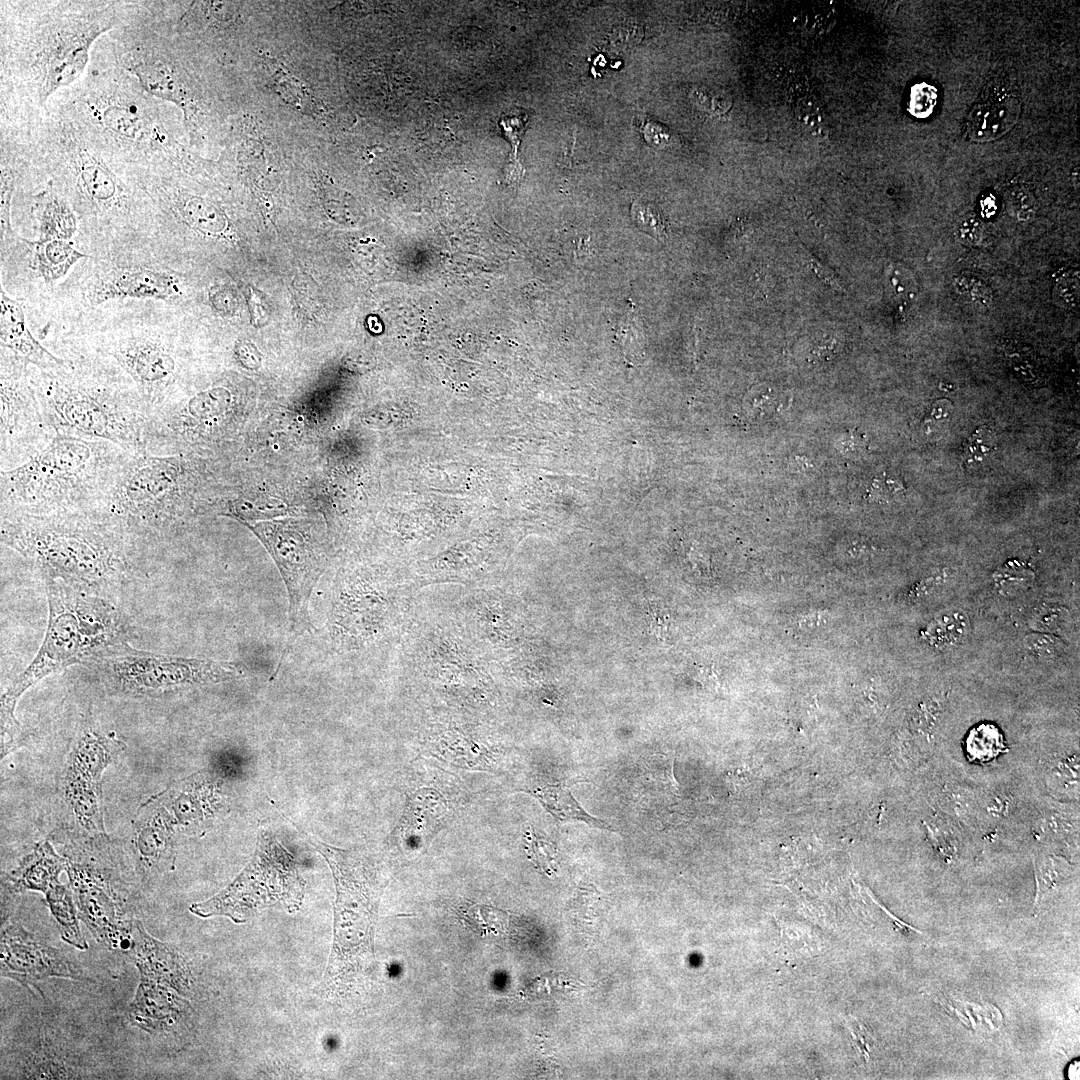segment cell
<instances>
[{"label": "cell", "mask_w": 1080, "mask_h": 1080, "mask_svg": "<svg viewBox=\"0 0 1080 1080\" xmlns=\"http://www.w3.org/2000/svg\"><path fill=\"white\" fill-rule=\"evenodd\" d=\"M124 0L0 1V126L27 129L86 72Z\"/></svg>", "instance_id": "1"}, {"label": "cell", "mask_w": 1080, "mask_h": 1080, "mask_svg": "<svg viewBox=\"0 0 1080 1080\" xmlns=\"http://www.w3.org/2000/svg\"><path fill=\"white\" fill-rule=\"evenodd\" d=\"M52 100L117 169L178 165L185 156L169 103L94 47L84 75Z\"/></svg>", "instance_id": "2"}, {"label": "cell", "mask_w": 1080, "mask_h": 1080, "mask_svg": "<svg viewBox=\"0 0 1080 1080\" xmlns=\"http://www.w3.org/2000/svg\"><path fill=\"white\" fill-rule=\"evenodd\" d=\"M48 112L27 129L38 174L51 180L90 231H123L152 223L148 197L90 142L51 99Z\"/></svg>", "instance_id": "3"}, {"label": "cell", "mask_w": 1080, "mask_h": 1080, "mask_svg": "<svg viewBox=\"0 0 1080 1080\" xmlns=\"http://www.w3.org/2000/svg\"><path fill=\"white\" fill-rule=\"evenodd\" d=\"M72 510L2 515L1 541L34 562L44 578L98 593L128 570L123 534L98 515Z\"/></svg>", "instance_id": "4"}, {"label": "cell", "mask_w": 1080, "mask_h": 1080, "mask_svg": "<svg viewBox=\"0 0 1080 1080\" xmlns=\"http://www.w3.org/2000/svg\"><path fill=\"white\" fill-rule=\"evenodd\" d=\"M398 666L414 686L471 709L496 705L499 664L479 648L442 603L419 597L396 652Z\"/></svg>", "instance_id": "5"}, {"label": "cell", "mask_w": 1080, "mask_h": 1080, "mask_svg": "<svg viewBox=\"0 0 1080 1080\" xmlns=\"http://www.w3.org/2000/svg\"><path fill=\"white\" fill-rule=\"evenodd\" d=\"M125 453L107 441L55 435L26 462L2 470V507L44 513L98 500L129 456Z\"/></svg>", "instance_id": "6"}, {"label": "cell", "mask_w": 1080, "mask_h": 1080, "mask_svg": "<svg viewBox=\"0 0 1080 1080\" xmlns=\"http://www.w3.org/2000/svg\"><path fill=\"white\" fill-rule=\"evenodd\" d=\"M420 591L411 572L355 570L338 575L328 614L335 650L356 662L396 654Z\"/></svg>", "instance_id": "7"}, {"label": "cell", "mask_w": 1080, "mask_h": 1080, "mask_svg": "<svg viewBox=\"0 0 1080 1080\" xmlns=\"http://www.w3.org/2000/svg\"><path fill=\"white\" fill-rule=\"evenodd\" d=\"M42 372L35 392L44 426L55 435L107 441L130 454L147 452L148 411L112 387L69 372Z\"/></svg>", "instance_id": "8"}, {"label": "cell", "mask_w": 1080, "mask_h": 1080, "mask_svg": "<svg viewBox=\"0 0 1080 1080\" xmlns=\"http://www.w3.org/2000/svg\"><path fill=\"white\" fill-rule=\"evenodd\" d=\"M48 623L35 657L1 696V735L4 750L14 742L19 723L14 711L22 694L48 675L69 666L91 662L100 655L79 598L78 587L44 578Z\"/></svg>", "instance_id": "9"}, {"label": "cell", "mask_w": 1080, "mask_h": 1080, "mask_svg": "<svg viewBox=\"0 0 1080 1080\" xmlns=\"http://www.w3.org/2000/svg\"><path fill=\"white\" fill-rule=\"evenodd\" d=\"M332 871L336 888L334 938L326 979L343 984L374 955L377 894L362 862L352 853L312 839Z\"/></svg>", "instance_id": "10"}, {"label": "cell", "mask_w": 1080, "mask_h": 1080, "mask_svg": "<svg viewBox=\"0 0 1080 1080\" xmlns=\"http://www.w3.org/2000/svg\"><path fill=\"white\" fill-rule=\"evenodd\" d=\"M294 857L270 834L260 833L252 861L225 889L189 910L201 917L225 916L240 924L259 910L283 906L298 910L305 882Z\"/></svg>", "instance_id": "11"}, {"label": "cell", "mask_w": 1080, "mask_h": 1080, "mask_svg": "<svg viewBox=\"0 0 1080 1080\" xmlns=\"http://www.w3.org/2000/svg\"><path fill=\"white\" fill-rule=\"evenodd\" d=\"M89 663L97 666L110 687L131 695L216 684L245 674L243 665L236 662L152 653L129 643Z\"/></svg>", "instance_id": "12"}, {"label": "cell", "mask_w": 1080, "mask_h": 1080, "mask_svg": "<svg viewBox=\"0 0 1080 1080\" xmlns=\"http://www.w3.org/2000/svg\"><path fill=\"white\" fill-rule=\"evenodd\" d=\"M470 639L498 664L526 653V625L515 595L503 583L462 587L441 602Z\"/></svg>", "instance_id": "13"}, {"label": "cell", "mask_w": 1080, "mask_h": 1080, "mask_svg": "<svg viewBox=\"0 0 1080 1080\" xmlns=\"http://www.w3.org/2000/svg\"><path fill=\"white\" fill-rule=\"evenodd\" d=\"M253 530L273 556L286 587L293 638L311 625L309 601L324 571L323 562L312 537L297 524L269 523Z\"/></svg>", "instance_id": "14"}, {"label": "cell", "mask_w": 1080, "mask_h": 1080, "mask_svg": "<svg viewBox=\"0 0 1080 1080\" xmlns=\"http://www.w3.org/2000/svg\"><path fill=\"white\" fill-rule=\"evenodd\" d=\"M117 741L94 730L83 732L67 763L66 795L80 822L104 833L101 814V776Z\"/></svg>", "instance_id": "15"}, {"label": "cell", "mask_w": 1080, "mask_h": 1080, "mask_svg": "<svg viewBox=\"0 0 1080 1080\" xmlns=\"http://www.w3.org/2000/svg\"><path fill=\"white\" fill-rule=\"evenodd\" d=\"M1 975L25 987L51 977L82 979L79 966L59 949L38 940L21 925L2 929Z\"/></svg>", "instance_id": "16"}, {"label": "cell", "mask_w": 1080, "mask_h": 1080, "mask_svg": "<svg viewBox=\"0 0 1080 1080\" xmlns=\"http://www.w3.org/2000/svg\"><path fill=\"white\" fill-rule=\"evenodd\" d=\"M110 354L132 378L146 407L156 408L175 373L172 354L156 337L145 334L121 338Z\"/></svg>", "instance_id": "17"}, {"label": "cell", "mask_w": 1080, "mask_h": 1080, "mask_svg": "<svg viewBox=\"0 0 1080 1080\" xmlns=\"http://www.w3.org/2000/svg\"><path fill=\"white\" fill-rule=\"evenodd\" d=\"M180 291L174 275L142 266H120L97 277L86 291L90 305L111 300L168 299Z\"/></svg>", "instance_id": "18"}, {"label": "cell", "mask_w": 1080, "mask_h": 1080, "mask_svg": "<svg viewBox=\"0 0 1080 1080\" xmlns=\"http://www.w3.org/2000/svg\"><path fill=\"white\" fill-rule=\"evenodd\" d=\"M1020 96L1005 79H993L985 85L965 121V136L973 142L998 139L1017 122Z\"/></svg>", "instance_id": "19"}, {"label": "cell", "mask_w": 1080, "mask_h": 1080, "mask_svg": "<svg viewBox=\"0 0 1080 1080\" xmlns=\"http://www.w3.org/2000/svg\"><path fill=\"white\" fill-rule=\"evenodd\" d=\"M189 1012V1003L183 995L166 985L140 977L127 1015L133 1026L154 1034L178 1029Z\"/></svg>", "instance_id": "20"}, {"label": "cell", "mask_w": 1080, "mask_h": 1080, "mask_svg": "<svg viewBox=\"0 0 1080 1080\" xmlns=\"http://www.w3.org/2000/svg\"><path fill=\"white\" fill-rule=\"evenodd\" d=\"M0 341L2 351L10 353L12 360L25 366L35 365L42 372L61 370L70 364L53 355L34 338L21 303L10 298L3 287L0 289Z\"/></svg>", "instance_id": "21"}, {"label": "cell", "mask_w": 1080, "mask_h": 1080, "mask_svg": "<svg viewBox=\"0 0 1080 1080\" xmlns=\"http://www.w3.org/2000/svg\"><path fill=\"white\" fill-rule=\"evenodd\" d=\"M133 947L141 978L166 985L183 996L192 986V975L185 959L170 945L151 936L142 923L135 921Z\"/></svg>", "instance_id": "22"}, {"label": "cell", "mask_w": 1080, "mask_h": 1080, "mask_svg": "<svg viewBox=\"0 0 1080 1080\" xmlns=\"http://www.w3.org/2000/svg\"><path fill=\"white\" fill-rule=\"evenodd\" d=\"M34 167L27 131L0 126V235L3 245L15 236L11 225L12 198L17 185Z\"/></svg>", "instance_id": "23"}, {"label": "cell", "mask_w": 1080, "mask_h": 1080, "mask_svg": "<svg viewBox=\"0 0 1080 1080\" xmlns=\"http://www.w3.org/2000/svg\"><path fill=\"white\" fill-rule=\"evenodd\" d=\"M26 366L1 359V438L20 435L28 423L44 426L35 388L28 383Z\"/></svg>", "instance_id": "24"}, {"label": "cell", "mask_w": 1080, "mask_h": 1080, "mask_svg": "<svg viewBox=\"0 0 1080 1080\" xmlns=\"http://www.w3.org/2000/svg\"><path fill=\"white\" fill-rule=\"evenodd\" d=\"M71 875L81 918L91 933L99 942L112 948L127 947L131 934L118 918L116 906L109 895L95 883L80 877L76 871Z\"/></svg>", "instance_id": "25"}, {"label": "cell", "mask_w": 1080, "mask_h": 1080, "mask_svg": "<svg viewBox=\"0 0 1080 1080\" xmlns=\"http://www.w3.org/2000/svg\"><path fill=\"white\" fill-rule=\"evenodd\" d=\"M31 215L38 229L37 241H70L80 225L69 201L49 179H46L43 188L34 195Z\"/></svg>", "instance_id": "26"}, {"label": "cell", "mask_w": 1080, "mask_h": 1080, "mask_svg": "<svg viewBox=\"0 0 1080 1080\" xmlns=\"http://www.w3.org/2000/svg\"><path fill=\"white\" fill-rule=\"evenodd\" d=\"M22 240L30 247V268L42 277L46 285H51L64 277L79 260L88 257L77 250L70 241Z\"/></svg>", "instance_id": "27"}, {"label": "cell", "mask_w": 1080, "mask_h": 1080, "mask_svg": "<svg viewBox=\"0 0 1080 1080\" xmlns=\"http://www.w3.org/2000/svg\"><path fill=\"white\" fill-rule=\"evenodd\" d=\"M66 867L47 843H42L28 855L12 873L11 882L18 890H37L46 893L58 883V875Z\"/></svg>", "instance_id": "28"}, {"label": "cell", "mask_w": 1080, "mask_h": 1080, "mask_svg": "<svg viewBox=\"0 0 1080 1080\" xmlns=\"http://www.w3.org/2000/svg\"><path fill=\"white\" fill-rule=\"evenodd\" d=\"M532 795L556 819L563 822H583L591 827L614 831L605 821L587 813L572 794L557 785H546L532 791Z\"/></svg>", "instance_id": "29"}, {"label": "cell", "mask_w": 1080, "mask_h": 1080, "mask_svg": "<svg viewBox=\"0 0 1080 1080\" xmlns=\"http://www.w3.org/2000/svg\"><path fill=\"white\" fill-rule=\"evenodd\" d=\"M264 65L271 75L274 89L286 102L312 116L324 114L323 106L316 101L308 87L292 76L279 61L267 55Z\"/></svg>", "instance_id": "30"}, {"label": "cell", "mask_w": 1080, "mask_h": 1080, "mask_svg": "<svg viewBox=\"0 0 1080 1080\" xmlns=\"http://www.w3.org/2000/svg\"><path fill=\"white\" fill-rule=\"evenodd\" d=\"M45 895L50 911L60 928L62 939L79 950H86L88 944L81 933L70 890L58 882Z\"/></svg>", "instance_id": "31"}, {"label": "cell", "mask_w": 1080, "mask_h": 1080, "mask_svg": "<svg viewBox=\"0 0 1080 1080\" xmlns=\"http://www.w3.org/2000/svg\"><path fill=\"white\" fill-rule=\"evenodd\" d=\"M970 630L965 613L949 611L936 616L925 628L924 638L937 649H947L963 642Z\"/></svg>", "instance_id": "32"}, {"label": "cell", "mask_w": 1080, "mask_h": 1080, "mask_svg": "<svg viewBox=\"0 0 1080 1080\" xmlns=\"http://www.w3.org/2000/svg\"><path fill=\"white\" fill-rule=\"evenodd\" d=\"M168 822L169 819L164 810L155 811L139 831L137 848L145 862L156 865L165 858L170 838Z\"/></svg>", "instance_id": "33"}, {"label": "cell", "mask_w": 1080, "mask_h": 1080, "mask_svg": "<svg viewBox=\"0 0 1080 1080\" xmlns=\"http://www.w3.org/2000/svg\"><path fill=\"white\" fill-rule=\"evenodd\" d=\"M966 750L972 760L987 762L994 759L1004 749L1000 732L991 725H981L970 732L966 741Z\"/></svg>", "instance_id": "34"}, {"label": "cell", "mask_w": 1080, "mask_h": 1080, "mask_svg": "<svg viewBox=\"0 0 1080 1080\" xmlns=\"http://www.w3.org/2000/svg\"><path fill=\"white\" fill-rule=\"evenodd\" d=\"M996 441L993 433L987 427L977 428L963 442L962 460L965 467L979 466L986 462L993 452L996 451Z\"/></svg>", "instance_id": "35"}, {"label": "cell", "mask_w": 1080, "mask_h": 1080, "mask_svg": "<svg viewBox=\"0 0 1080 1080\" xmlns=\"http://www.w3.org/2000/svg\"><path fill=\"white\" fill-rule=\"evenodd\" d=\"M631 217L642 231L662 242L666 240L665 219L654 205L642 199L635 200L631 206Z\"/></svg>", "instance_id": "36"}, {"label": "cell", "mask_w": 1080, "mask_h": 1080, "mask_svg": "<svg viewBox=\"0 0 1080 1080\" xmlns=\"http://www.w3.org/2000/svg\"><path fill=\"white\" fill-rule=\"evenodd\" d=\"M1036 879L1035 905L1039 904L1044 896L1052 892L1066 872L1060 868V861L1052 856H1039L1034 861Z\"/></svg>", "instance_id": "37"}, {"label": "cell", "mask_w": 1080, "mask_h": 1080, "mask_svg": "<svg viewBox=\"0 0 1080 1080\" xmlns=\"http://www.w3.org/2000/svg\"><path fill=\"white\" fill-rule=\"evenodd\" d=\"M525 844L527 854L534 864L542 871L552 873L556 867L557 856L553 843L529 831L525 834Z\"/></svg>", "instance_id": "38"}, {"label": "cell", "mask_w": 1080, "mask_h": 1080, "mask_svg": "<svg viewBox=\"0 0 1080 1080\" xmlns=\"http://www.w3.org/2000/svg\"><path fill=\"white\" fill-rule=\"evenodd\" d=\"M1023 646L1030 656L1039 660H1052L1062 649L1061 641L1045 632L1027 635L1023 640Z\"/></svg>", "instance_id": "39"}, {"label": "cell", "mask_w": 1080, "mask_h": 1080, "mask_svg": "<svg viewBox=\"0 0 1080 1080\" xmlns=\"http://www.w3.org/2000/svg\"><path fill=\"white\" fill-rule=\"evenodd\" d=\"M781 394L771 388L754 389L748 398L747 409L752 419L768 417L781 406Z\"/></svg>", "instance_id": "40"}, {"label": "cell", "mask_w": 1080, "mask_h": 1080, "mask_svg": "<svg viewBox=\"0 0 1080 1080\" xmlns=\"http://www.w3.org/2000/svg\"><path fill=\"white\" fill-rule=\"evenodd\" d=\"M904 490L900 478L883 473L873 479L868 495L877 501H889L902 495Z\"/></svg>", "instance_id": "41"}, {"label": "cell", "mask_w": 1080, "mask_h": 1080, "mask_svg": "<svg viewBox=\"0 0 1080 1080\" xmlns=\"http://www.w3.org/2000/svg\"><path fill=\"white\" fill-rule=\"evenodd\" d=\"M1068 612L1060 606H1043L1032 617V626L1042 632H1051L1064 623Z\"/></svg>", "instance_id": "42"}, {"label": "cell", "mask_w": 1080, "mask_h": 1080, "mask_svg": "<svg viewBox=\"0 0 1080 1080\" xmlns=\"http://www.w3.org/2000/svg\"><path fill=\"white\" fill-rule=\"evenodd\" d=\"M1078 291V277L1066 274L1056 282L1054 298L1061 306L1074 307L1078 301Z\"/></svg>", "instance_id": "43"}, {"label": "cell", "mask_w": 1080, "mask_h": 1080, "mask_svg": "<svg viewBox=\"0 0 1080 1080\" xmlns=\"http://www.w3.org/2000/svg\"><path fill=\"white\" fill-rule=\"evenodd\" d=\"M984 227L982 222L973 215L964 217L958 224L956 234L958 239L965 245H977L983 236Z\"/></svg>", "instance_id": "44"}, {"label": "cell", "mask_w": 1080, "mask_h": 1080, "mask_svg": "<svg viewBox=\"0 0 1080 1080\" xmlns=\"http://www.w3.org/2000/svg\"><path fill=\"white\" fill-rule=\"evenodd\" d=\"M953 404L946 398L934 401L923 419V425L929 429L946 424L952 415Z\"/></svg>", "instance_id": "45"}, {"label": "cell", "mask_w": 1080, "mask_h": 1080, "mask_svg": "<svg viewBox=\"0 0 1080 1080\" xmlns=\"http://www.w3.org/2000/svg\"><path fill=\"white\" fill-rule=\"evenodd\" d=\"M866 447L865 438L855 431L849 432L847 435L842 436L838 442V448L841 453L854 456L860 454Z\"/></svg>", "instance_id": "46"}]
</instances>
